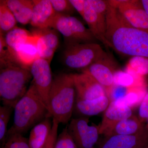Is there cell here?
I'll return each mask as SVG.
<instances>
[{"mask_svg":"<svg viewBox=\"0 0 148 148\" xmlns=\"http://www.w3.org/2000/svg\"><path fill=\"white\" fill-rule=\"evenodd\" d=\"M76 99L92 100L107 95L105 88L86 73L73 74Z\"/></svg>","mask_w":148,"mask_h":148,"instance_id":"cell-13","label":"cell"},{"mask_svg":"<svg viewBox=\"0 0 148 148\" xmlns=\"http://www.w3.org/2000/svg\"><path fill=\"white\" fill-rule=\"evenodd\" d=\"M55 148H77L73 138L69 134L67 126L58 136Z\"/></svg>","mask_w":148,"mask_h":148,"instance_id":"cell-31","label":"cell"},{"mask_svg":"<svg viewBox=\"0 0 148 148\" xmlns=\"http://www.w3.org/2000/svg\"><path fill=\"white\" fill-rule=\"evenodd\" d=\"M127 73L135 76L148 75V59L143 57H131L126 68Z\"/></svg>","mask_w":148,"mask_h":148,"instance_id":"cell-25","label":"cell"},{"mask_svg":"<svg viewBox=\"0 0 148 148\" xmlns=\"http://www.w3.org/2000/svg\"><path fill=\"white\" fill-rule=\"evenodd\" d=\"M30 71L32 81L48 109L49 95L53 80L50 64L43 58H38L30 66Z\"/></svg>","mask_w":148,"mask_h":148,"instance_id":"cell-10","label":"cell"},{"mask_svg":"<svg viewBox=\"0 0 148 148\" xmlns=\"http://www.w3.org/2000/svg\"><path fill=\"white\" fill-rule=\"evenodd\" d=\"M17 21L5 2L0 1V33L5 35L16 27Z\"/></svg>","mask_w":148,"mask_h":148,"instance_id":"cell-23","label":"cell"},{"mask_svg":"<svg viewBox=\"0 0 148 148\" xmlns=\"http://www.w3.org/2000/svg\"><path fill=\"white\" fill-rule=\"evenodd\" d=\"M12 51L17 63L29 71L32 64L40 58L36 45V39L34 41L18 46Z\"/></svg>","mask_w":148,"mask_h":148,"instance_id":"cell-20","label":"cell"},{"mask_svg":"<svg viewBox=\"0 0 148 148\" xmlns=\"http://www.w3.org/2000/svg\"><path fill=\"white\" fill-rule=\"evenodd\" d=\"M147 148H148V147H147Z\"/></svg>","mask_w":148,"mask_h":148,"instance_id":"cell-38","label":"cell"},{"mask_svg":"<svg viewBox=\"0 0 148 148\" xmlns=\"http://www.w3.org/2000/svg\"><path fill=\"white\" fill-rule=\"evenodd\" d=\"M14 110L13 125L8 130L6 138L14 134H26L46 118L52 117L32 80L27 93L16 104Z\"/></svg>","mask_w":148,"mask_h":148,"instance_id":"cell-2","label":"cell"},{"mask_svg":"<svg viewBox=\"0 0 148 148\" xmlns=\"http://www.w3.org/2000/svg\"><path fill=\"white\" fill-rule=\"evenodd\" d=\"M1 148H30L29 140L23 135L14 134L6 138Z\"/></svg>","mask_w":148,"mask_h":148,"instance_id":"cell-27","label":"cell"},{"mask_svg":"<svg viewBox=\"0 0 148 148\" xmlns=\"http://www.w3.org/2000/svg\"><path fill=\"white\" fill-rule=\"evenodd\" d=\"M33 77L29 69L19 64H0V97L3 106L14 108L27 93Z\"/></svg>","mask_w":148,"mask_h":148,"instance_id":"cell-4","label":"cell"},{"mask_svg":"<svg viewBox=\"0 0 148 148\" xmlns=\"http://www.w3.org/2000/svg\"><path fill=\"white\" fill-rule=\"evenodd\" d=\"M56 13L72 15L75 11L69 0H50Z\"/></svg>","mask_w":148,"mask_h":148,"instance_id":"cell-30","label":"cell"},{"mask_svg":"<svg viewBox=\"0 0 148 148\" xmlns=\"http://www.w3.org/2000/svg\"><path fill=\"white\" fill-rule=\"evenodd\" d=\"M110 103L107 95L92 100L76 99L75 108L78 113L84 116L96 115L106 110Z\"/></svg>","mask_w":148,"mask_h":148,"instance_id":"cell-17","label":"cell"},{"mask_svg":"<svg viewBox=\"0 0 148 148\" xmlns=\"http://www.w3.org/2000/svg\"><path fill=\"white\" fill-rule=\"evenodd\" d=\"M148 128L145 125L142 130L132 135H114L106 137L98 148H147Z\"/></svg>","mask_w":148,"mask_h":148,"instance_id":"cell-14","label":"cell"},{"mask_svg":"<svg viewBox=\"0 0 148 148\" xmlns=\"http://www.w3.org/2000/svg\"><path fill=\"white\" fill-rule=\"evenodd\" d=\"M142 123L148 119V92L146 93L140 103L139 110V117Z\"/></svg>","mask_w":148,"mask_h":148,"instance_id":"cell-34","label":"cell"},{"mask_svg":"<svg viewBox=\"0 0 148 148\" xmlns=\"http://www.w3.org/2000/svg\"><path fill=\"white\" fill-rule=\"evenodd\" d=\"M112 61L107 54L82 71L89 74L99 83L105 88L107 96L114 86V75L116 71Z\"/></svg>","mask_w":148,"mask_h":148,"instance_id":"cell-11","label":"cell"},{"mask_svg":"<svg viewBox=\"0 0 148 148\" xmlns=\"http://www.w3.org/2000/svg\"><path fill=\"white\" fill-rule=\"evenodd\" d=\"M36 38V45L40 58L47 60L50 64L59 44L58 33L51 28L36 29L32 32Z\"/></svg>","mask_w":148,"mask_h":148,"instance_id":"cell-12","label":"cell"},{"mask_svg":"<svg viewBox=\"0 0 148 148\" xmlns=\"http://www.w3.org/2000/svg\"><path fill=\"white\" fill-rule=\"evenodd\" d=\"M108 2L132 27L148 33V14L141 1L111 0Z\"/></svg>","mask_w":148,"mask_h":148,"instance_id":"cell-9","label":"cell"},{"mask_svg":"<svg viewBox=\"0 0 148 148\" xmlns=\"http://www.w3.org/2000/svg\"><path fill=\"white\" fill-rule=\"evenodd\" d=\"M9 62L18 64L13 52L6 43L3 35L0 33V64Z\"/></svg>","mask_w":148,"mask_h":148,"instance_id":"cell-29","label":"cell"},{"mask_svg":"<svg viewBox=\"0 0 148 148\" xmlns=\"http://www.w3.org/2000/svg\"><path fill=\"white\" fill-rule=\"evenodd\" d=\"M107 55L97 43L79 44L65 46L62 60L67 68L82 71Z\"/></svg>","mask_w":148,"mask_h":148,"instance_id":"cell-6","label":"cell"},{"mask_svg":"<svg viewBox=\"0 0 148 148\" xmlns=\"http://www.w3.org/2000/svg\"><path fill=\"white\" fill-rule=\"evenodd\" d=\"M89 118L80 117L71 120L68 132L77 148H95L100 135L98 126L89 125Z\"/></svg>","mask_w":148,"mask_h":148,"instance_id":"cell-8","label":"cell"},{"mask_svg":"<svg viewBox=\"0 0 148 148\" xmlns=\"http://www.w3.org/2000/svg\"><path fill=\"white\" fill-rule=\"evenodd\" d=\"M51 117L44 119L33 127L30 132L29 143L30 148H43L46 143L53 124Z\"/></svg>","mask_w":148,"mask_h":148,"instance_id":"cell-18","label":"cell"},{"mask_svg":"<svg viewBox=\"0 0 148 148\" xmlns=\"http://www.w3.org/2000/svg\"><path fill=\"white\" fill-rule=\"evenodd\" d=\"M53 119V124L50 134L46 143L43 148H55L56 143L58 138V129L59 123L54 119Z\"/></svg>","mask_w":148,"mask_h":148,"instance_id":"cell-33","label":"cell"},{"mask_svg":"<svg viewBox=\"0 0 148 148\" xmlns=\"http://www.w3.org/2000/svg\"><path fill=\"white\" fill-rule=\"evenodd\" d=\"M141 2L143 7L148 14V0H142Z\"/></svg>","mask_w":148,"mask_h":148,"instance_id":"cell-36","label":"cell"},{"mask_svg":"<svg viewBox=\"0 0 148 148\" xmlns=\"http://www.w3.org/2000/svg\"><path fill=\"white\" fill-rule=\"evenodd\" d=\"M132 115L131 108L119 106L114 101L110 102L105 111L101 124L98 125L100 135L107 136L117 123Z\"/></svg>","mask_w":148,"mask_h":148,"instance_id":"cell-15","label":"cell"},{"mask_svg":"<svg viewBox=\"0 0 148 148\" xmlns=\"http://www.w3.org/2000/svg\"><path fill=\"white\" fill-rule=\"evenodd\" d=\"M76 99L73 74H58L53 79L49 95L48 110L53 118L66 124L71 120Z\"/></svg>","mask_w":148,"mask_h":148,"instance_id":"cell-3","label":"cell"},{"mask_svg":"<svg viewBox=\"0 0 148 148\" xmlns=\"http://www.w3.org/2000/svg\"><path fill=\"white\" fill-rule=\"evenodd\" d=\"M33 8L30 24L34 28H49L56 12L50 0H33Z\"/></svg>","mask_w":148,"mask_h":148,"instance_id":"cell-16","label":"cell"},{"mask_svg":"<svg viewBox=\"0 0 148 148\" xmlns=\"http://www.w3.org/2000/svg\"><path fill=\"white\" fill-rule=\"evenodd\" d=\"M106 24L109 47L121 55L148 59V33L132 27L109 3Z\"/></svg>","mask_w":148,"mask_h":148,"instance_id":"cell-1","label":"cell"},{"mask_svg":"<svg viewBox=\"0 0 148 148\" xmlns=\"http://www.w3.org/2000/svg\"><path fill=\"white\" fill-rule=\"evenodd\" d=\"M49 28L55 29L62 35L65 46L97 43L98 41L88 28L76 17L72 15L56 13Z\"/></svg>","mask_w":148,"mask_h":148,"instance_id":"cell-5","label":"cell"},{"mask_svg":"<svg viewBox=\"0 0 148 148\" xmlns=\"http://www.w3.org/2000/svg\"><path fill=\"white\" fill-rule=\"evenodd\" d=\"M130 87L114 85L108 95L110 103L124 97L129 92Z\"/></svg>","mask_w":148,"mask_h":148,"instance_id":"cell-32","label":"cell"},{"mask_svg":"<svg viewBox=\"0 0 148 148\" xmlns=\"http://www.w3.org/2000/svg\"><path fill=\"white\" fill-rule=\"evenodd\" d=\"M136 77L127 72L116 71L114 75V85L127 87L135 86Z\"/></svg>","mask_w":148,"mask_h":148,"instance_id":"cell-28","label":"cell"},{"mask_svg":"<svg viewBox=\"0 0 148 148\" xmlns=\"http://www.w3.org/2000/svg\"><path fill=\"white\" fill-rule=\"evenodd\" d=\"M8 8L13 13L17 22L22 25L30 24L34 7L32 0H5Z\"/></svg>","mask_w":148,"mask_h":148,"instance_id":"cell-19","label":"cell"},{"mask_svg":"<svg viewBox=\"0 0 148 148\" xmlns=\"http://www.w3.org/2000/svg\"><path fill=\"white\" fill-rule=\"evenodd\" d=\"M138 118L131 116L117 123L108 135L106 137L114 135H136L145 127Z\"/></svg>","mask_w":148,"mask_h":148,"instance_id":"cell-21","label":"cell"},{"mask_svg":"<svg viewBox=\"0 0 148 148\" xmlns=\"http://www.w3.org/2000/svg\"><path fill=\"white\" fill-rule=\"evenodd\" d=\"M14 110L9 106H3L0 107V141L2 145L5 140L8 130L7 127L12 112Z\"/></svg>","mask_w":148,"mask_h":148,"instance_id":"cell-26","label":"cell"},{"mask_svg":"<svg viewBox=\"0 0 148 148\" xmlns=\"http://www.w3.org/2000/svg\"><path fill=\"white\" fill-rule=\"evenodd\" d=\"M140 86L130 87L129 92L123 98L114 101L115 103L119 106H126L131 108L137 106L143 100L146 94L143 93L140 89Z\"/></svg>","mask_w":148,"mask_h":148,"instance_id":"cell-24","label":"cell"},{"mask_svg":"<svg viewBox=\"0 0 148 148\" xmlns=\"http://www.w3.org/2000/svg\"><path fill=\"white\" fill-rule=\"evenodd\" d=\"M73 7L83 17L85 8L86 0H69Z\"/></svg>","mask_w":148,"mask_h":148,"instance_id":"cell-35","label":"cell"},{"mask_svg":"<svg viewBox=\"0 0 148 148\" xmlns=\"http://www.w3.org/2000/svg\"><path fill=\"white\" fill-rule=\"evenodd\" d=\"M108 8L107 1L91 0L90 3L86 0L83 18L87 23L88 29L96 39L109 47L106 40V16Z\"/></svg>","mask_w":148,"mask_h":148,"instance_id":"cell-7","label":"cell"},{"mask_svg":"<svg viewBox=\"0 0 148 148\" xmlns=\"http://www.w3.org/2000/svg\"><path fill=\"white\" fill-rule=\"evenodd\" d=\"M147 121V125H146V127H147V128H148V120Z\"/></svg>","mask_w":148,"mask_h":148,"instance_id":"cell-37","label":"cell"},{"mask_svg":"<svg viewBox=\"0 0 148 148\" xmlns=\"http://www.w3.org/2000/svg\"><path fill=\"white\" fill-rule=\"evenodd\" d=\"M3 36L6 43L12 51L15 49L18 46L36 39L32 32L17 27Z\"/></svg>","mask_w":148,"mask_h":148,"instance_id":"cell-22","label":"cell"}]
</instances>
